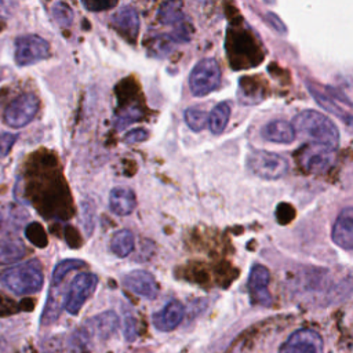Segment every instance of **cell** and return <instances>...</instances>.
I'll use <instances>...</instances> for the list:
<instances>
[{
  "label": "cell",
  "instance_id": "1",
  "mask_svg": "<svg viewBox=\"0 0 353 353\" xmlns=\"http://www.w3.org/2000/svg\"><path fill=\"white\" fill-rule=\"evenodd\" d=\"M296 135L303 137L309 142L320 143L332 149H336L339 145V130L335 123L325 114L305 109L299 112L292 121Z\"/></svg>",
  "mask_w": 353,
  "mask_h": 353
},
{
  "label": "cell",
  "instance_id": "2",
  "mask_svg": "<svg viewBox=\"0 0 353 353\" xmlns=\"http://www.w3.org/2000/svg\"><path fill=\"white\" fill-rule=\"evenodd\" d=\"M0 283L17 295L36 294L43 288L44 274L37 259L11 266L0 273Z\"/></svg>",
  "mask_w": 353,
  "mask_h": 353
},
{
  "label": "cell",
  "instance_id": "3",
  "mask_svg": "<svg viewBox=\"0 0 353 353\" xmlns=\"http://www.w3.org/2000/svg\"><path fill=\"white\" fill-rule=\"evenodd\" d=\"M307 90L314 101L327 112L341 119L347 127L352 125V101L339 88L330 85H320L319 83L306 81Z\"/></svg>",
  "mask_w": 353,
  "mask_h": 353
},
{
  "label": "cell",
  "instance_id": "4",
  "mask_svg": "<svg viewBox=\"0 0 353 353\" xmlns=\"http://www.w3.org/2000/svg\"><path fill=\"white\" fill-rule=\"evenodd\" d=\"M248 170L266 181H276L283 178L290 168L288 160L274 152L255 149L247 157Z\"/></svg>",
  "mask_w": 353,
  "mask_h": 353
},
{
  "label": "cell",
  "instance_id": "5",
  "mask_svg": "<svg viewBox=\"0 0 353 353\" xmlns=\"http://www.w3.org/2000/svg\"><path fill=\"white\" fill-rule=\"evenodd\" d=\"M221 68L215 58L200 59L190 70L188 83L192 95L205 97L221 84Z\"/></svg>",
  "mask_w": 353,
  "mask_h": 353
},
{
  "label": "cell",
  "instance_id": "6",
  "mask_svg": "<svg viewBox=\"0 0 353 353\" xmlns=\"http://www.w3.org/2000/svg\"><path fill=\"white\" fill-rule=\"evenodd\" d=\"M39 110V98L32 92H23L14 98L4 110V121L12 128L29 124Z\"/></svg>",
  "mask_w": 353,
  "mask_h": 353
},
{
  "label": "cell",
  "instance_id": "7",
  "mask_svg": "<svg viewBox=\"0 0 353 353\" xmlns=\"http://www.w3.org/2000/svg\"><path fill=\"white\" fill-rule=\"evenodd\" d=\"M97 284H98V277L94 273L81 272L77 276H74V279L69 285V291L63 302L65 310L69 314L76 316L84 306L85 301L95 291Z\"/></svg>",
  "mask_w": 353,
  "mask_h": 353
},
{
  "label": "cell",
  "instance_id": "8",
  "mask_svg": "<svg viewBox=\"0 0 353 353\" xmlns=\"http://www.w3.org/2000/svg\"><path fill=\"white\" fill-rule=\"evenodd\" d=\"M50 55V44L37 34H23L15 40V62L19 66L33 65Z\"/></svg>",
  "mask_w": 353,
  "mask_h": 353
},
{
  "label": "cell",
  "instance_id": "9",
  "mask_svg": "<svg viewBox=\"0 0 353 353\" xmlns=\"http://www.w3.org/2000/svg\"><path fill=\"white\" fill-rule=\"evenodd\" d=\"M299 163L306 172L320 174L325 172L334 163L335 159V149L309 142L303 146L298 154Z\"/></svg>",
  "mask_w": 353,
  "mask_h": 353
},
{
  "label": "cell",
  "instance_id": "10",
  "mask_svg": "<svg viewBox=\"0 0 353 353\" xmlns=\"http://www.w3.org/2000/svg\"><path fill=\"white\" fill-rule=\"evenodd\" d=\"M321 335L312 328H299L280 346L279 353H323Z\"/></svg>",
  "mask_w": 353,
  "mask_h": 353
},
{
  "label": "cell",
  "instance_id": "11",
  "mask_svg": "<svg viewBox=\"0 0 353 353\" xmlns=\"http://www.w3.org/2000/svg\"><path fill=\"white\" fill-rule=\"evenodd\" d=\"M109 25L128 43H135L139 34V15L131 6H123L110 15Z\"/></svg>",
  "mask_w": 353,
  "mask_h": 353
},
{
  "label": "cell",
  "instance_id": "12",
  "mask_svg": "<svg viewBox=\"0 0 353 353\" xmlns=\"http://www.w3.org/2000/svg\"><path fill=\"white\" fill-rule=\"evenodd\" d=\"M123 284L127 290L145 299H154L159 294V285L152 273L135 269L123 276Z\"/></svg>",
  "mask_w": 353,
  "mask_h": 353
},
{
  "label": "cell",
  "instance_id": "13",
  "mask_svg": "<svg viewBox=\"0 0 353 353\" xmlns=\"http://www.w3.org/2000/svg\"><path fill=\"white\" fill-rule=\"evenodd\" d=\"M269 280H270V273H269L268 268H265L263 265H259V263H256L251 268L247 287H248V291H250L254 302L263 305V306H269L272 303V296L268 290Z\"/></svg>",
  "mask_w": 353,
  "mask_h": 353
},
{
  "label": "cell",
  "instance_id": "14",
  "mask_svg": "<svg viewBox=\"0 0 353 353\" xmlns=\"http://www.w3.org/2000/svg\"><path fill=\"white\" fill-rule=\"evenodd\" d=\"M331 239L342 250L350 251L353 248V208L350 205L338 214L331 229Z\"/></svg>",
  "mask_w": 353,
  "mask_h": 353
},
{
  "label": "cell",
  "instance_id": "15",
  "mask_svg": "<svg viewBox=\"0 0 353 353\" xmlns=\"http://www.w3.org/2000/svg\"><path fill=\"white\" fill-rule=\"evenodd\" d=\"M185 316V307L183 305L172 299L165 306H163L159 312H154L152 316V323L157 331L161 332H170L175 330L183 320Z\"/></svg>",
  "mask_w": 353,
  "mask_h": 353
},
{
  "label": "cell",
  "instance_id": "16",
  "mask_svg": "<svg viewBox=\"0 0 353 353\" xmlns=\"http://www.w3.org/2000/svg\"><path fill=\"white\" fill-rule=\"evenodd\" d=\"M261 135L263 139L273 142V143H283L288 145L295 141L296 132L294 130L292 123L283 120V119H276L270 120L262 127Z\"/></svg>",
  "mask_w": 353,
  "mask_h": 353
},
{
  "label": "cell",
  "instance_id": "17",
  "mask_svg": "<svg viewBox=\"0 0 353 353\" xmlns=\"http://www.w3.org/2000/svg\"><path fill=\"white\" fill-rule=\"evenodd\" d=\"M119 325H120V319L112 310L99 313V314L91 317L90 320H87V323H85V328L88 330L90 335L101 338V339H105V338H109L110 335H113L116 332V330L119 328Z\"/></svg>",
  "mask_w": 353,
  "mask_h": 353
},
{
  "label": "cell",
  "instance_id": "18",
  "mask_svg": "<svg viewBox=\"0 0 353 353\" xmlns=\"http://www.w3.org/2000/svg\"><path fill=\"white\" fill-rule=\"evenodd\" d=\"M137 207L135 193L124 186H116L109 193V208L114 215H130Z\"/></svg>",
  "mask_w": 353,
  "mask_h": 353
},
{
  "label": "cell",
  "instance_id": "19",
  "mask_svg": "<svg viewBox=\"0 0 353 353\" xmlns=\"http://www.w3.org/2000/svg\"><path fill=\"white\" fill-rule=\"evenodd\" d=\"M157 21L161 25L179 28L186 25V15L183 12V1L182 0H165L157 10L156 15Z\"/></svg>",
  "mask_w": 353,
  "mask_h": 353
},
{
  "label": "cell",
  "instance_id": "20",
  "mask_svg": "<svg viewBox=\"0 0 353 353\" xmlns=\"http://www.w3.org/2000/svg\"><path fill=\"white\" fill-rule=\"evenodd\" d=\"M230 112H232V109H230V103L228 101L219 102L211 109L208 119H207V127L214 135H219L225 131V128L229 123V119H230Z\"/></svg>",
  "mask_w": 353,
  "mask_h": 353
},
{
  "label": "cell",
  "instance_id": "21",
  "mask_svg": "<svg viewBox=\"0 0 353 353\" xmlns=\"http://www.w3.org/2000/svg\"><path fill=\"white\" fill-rule=\"evenodd\" d=\"M134 243H135V239H134L132 232L128 229H120L113 233L109 247H110V251L116 256L125 258L132 252Z\"/></svg>",
  "mask_w": 353,
  "mask_h": 353
},
{
  "label": "cell",
  "instance_id": "22",
  "mask_svg": "<svg viewBox=\"0 0 353 353\" xmlns=\"http://www.w3.org/2000/svg\"><path fill=\"white\" fill-rule=\"evenodd\" d=\"M25 244L18 239H7L0 241V265H7L19 261L25 256Z\"/></svg>",
  "mask_w": 353,
  "mask_h": 353
},
{
  "label": "cell",
  "instance_id": "23",
  "mask_svg": "<svg viewBox=\"0 0 353 353\" xmlns=\"http://www.w3.org/2000/svg\"><path fill=\"white\" fill-rule=\"evenodd\" d=\"M85 266V262L81 259H74V258H69V259H63L61 262L57 263V266L52 270V277H51V287H58L63 279L76 269H80Z\"/></svg>",
  "mask_w": 353,
  "mask_h": 353
},
{
  "label": "cell",
  "instance_id": "24",
  "mask_svg": "<svg viewBox=\"0 0 353 353\" xmlns=\"http://www.w3.org/2000/svg\"><path fill=\"white\" fill-rule=\"evenodd\" d=\"M176 44L178 43L171 33L159 34L152 39L149 44V52L152 54V57H167L170 52H172Z\"/></svg>",
  "mask_w": 353,
  "mask_h": 353
},
{
  "label": "cell",
  "instance_id": "25",
  "mask_svg": "<svg viewBox=\"0 0 353 353\" xmlns=\"http://www.w3.org/2000/svg\"><path fill=\"white\" fill-rule=\"evenodd\" d=\"M183 119H185V123L188 124V127L194 131V132H199L201 130L205 128L207 125V119H208V114L203 110V109H199L196 106H190L185 110L183 113Z\"/></svg>",
  "mask_w": 353,
  "mask_h": 353
},
{
  "label": "cell",
  "instance_id": "26",
  "mask_svg": "<svg viewBox=\"0 0 353 353\" xmlns=\"http://www.w3.org/2000/svg\"><path fill=\"white\" fill-rule=\"evenodd\" d=\"M52 17L61 26H70L73 22V10L65 1H57L52 7Z\"/></svg>",
  "mask_w": 353,
  "mask_h": 353
},
{
  "label": "cell",
  "instance_id": "27",
  "mask_svg": "<svg viewBox=\"0 0 353 353\" xmlns=\"http://www.w3.org/2000/svg\"><path fill=\"white\" fill-rule=\"evenodd\" d=\"M83 7L91 12H101L112 10L117 6L119 0H80Z\"/></svg>",
  "mask_w": 353,
  "mask_h": 353
},
{
  "label": "cell",
  "instance_id": "28",
  "mask_svg": "<svg viewBox=\"0 0 353 353\" xmlns=\"http://www.w3.org/2000/svg\"><path fill=\"white\" fill-rule=\"evenodd\" d=\"M141 116H142V113L137 108H128L125 110H121L120 116L117 117V128L119 130L125 128L127 125H130V124L135 123L137 120H139Z\"/></svg>",
  "mask_w": 353,
  "mask_h": 353
},
{
  "label": "cell",
  "instance_id": "29",
  "mask_svg": "<svg viewBox=\"0 0 353 353\" xmlns=\"http://www.w3.org/2000/svg\"><path fill=\"white\" fill-rule=\"evenodd\" d=\"M265 21L272 28V30H274L276 33H279V34H285L287 33V26L277 14H274L272 11L266 12L265 14Z\"/></svg>",
  "mask_w": 353,
  "mask_h": 353
},
{
  "label": "cell",
  "instance_id": "30",
  "mask_svg": "<svg viewBox=\"0 0 353 353\" xmlns=\"http://www.w3.org/2000/svg\"><path fill=\"white\" fill-rule=\"evenodd\" d=\"M149 138V131L145 128H134L124 135V142L128 145L143 142Z\"/></svg>",
  "mask_w": 353,
  "mask_h": 353
},
{
  "label": "cell",
  "instance_id": "31",
  "mask_svg": "<svg viewBox=\"0 0 353 353\" xmlns=\"http://www.w3.org/2000/svg\"><path fill=\"white\" fill-rule=\"evenodd\" d=\"M18 139L17 134H11V132H1L0 134V156L4 157L10 153L12 145L15 143V141Z\"/></svg>",
  "mask_w": 353,
  "mask_h": 353
},
{
  "label": "cell",
  "instance_id": "32",
  "mask_svg": "<svg viewBox=\"0 0 353 353\" xmlns=\"http://www.w3.org/2000/svg\"><path fill=\"white\" fill-rule=\"evenodd\" d=\"M124 334L128 341H132L135 338V321L131 316H127L124 321Z\"/></svg>",
  "mask_w": 353,
  "mask_h": 353
},
{
  "label": "cell",
  "instance_id": "33",
  "mask_svg": "<svg viewBox=\"0 0 353 353\" xmlns=\"http://www.w3.org/2000/svg\"><path fill=\"white\" fill-rule=\"evenodd\" d=\"M14 0H0V18H6L11 14Z\"/></svg>",
  "mask_w": 353,
  "mask_h": 353
},
{
  "label": "cell",
  "instance_id": "34",
  "mask_svg": "<svg viewBox=\"0 0 353 353\" xmlns=\"http://www.w3.org/2000/svg\"><path fill=\"white\" fill-rule=\"evenodd\" d=\"M265 4H269V6H273L276 3V0H262Z\"/></svg>",
  "mask_w": 353,
  "mask_h": 353
},
{
  "label": "cell",
  "instance_id": "35",
  "mask_svg": "<svg viewBox=\"0 0 353 353\" xmlns=\"http://www.w3.org/2000/svg\"><path fill=\"white\" fill-rule=\"evenodd\" d=\"M196 1H203V3H207V1H210V0H196Z\"/></svg>",
  "mask_w": 353,
  "mask_h": 353
}]
</instances>
